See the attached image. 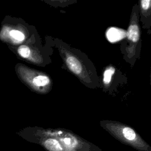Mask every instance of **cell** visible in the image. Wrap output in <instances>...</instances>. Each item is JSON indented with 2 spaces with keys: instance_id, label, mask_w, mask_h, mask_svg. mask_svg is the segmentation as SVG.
<instances>
[{
  "instance_id": "6da1fadb",
  "label": "cell",
  "mask_w": 151,
  "mask_h": 151,
  "mask_svg": "<svg viewBox=\"0 0 151 151\" xmlns=\"http://www.w3.org/2000/svg\"><path fill=\"white\" fill-rule=\"evenodd\" d=\"M64 53L65 65L74 76L90 88L98 87L99 83L96 69L86 56L73 49L66 50Z\"/></svg>"
},
{
  "instance_id": "7a4b0ae2",
  "label": "cell",
  "mask_w": 151,
  "mask_h": 151,
  "mask_svg": "<svg viewBox=\"0 0 151 151\" xmlns=\"http://www.w3.org/2000/svg\"><path fill=\"white\" fill-rule=\"evenodd\" d=\"M100 124L113 137L137 151H151V146L132 127L113 120H101Z\"/></svg>"
},
{
  "instance_id": "3957f363",
  "label": "cell",
  "mask_w": 151,
  "mask_h": 151,
  "mask_svg": "<svg viewBox=\"0 0 151 151\" xmlns=\"http://www.w3.org/2000/svg\"><path fill=\"white\" fill-rule=\"evenodd\" d=\"M46 132L58 140L64 151H103L94 144L70 130L55 129Z\"/></svg>"
},
{
  "instance_id": "277c9868",
  "label": "cell",
  "mask_w": 151,
  "mask_h": 151,
  "mask_svg": "<svg viewBox=\"0 0 151 151\" xmlns=\"http://www.w3.org/2000/svg\"><path fill=\"white\" fill-rule=\"evenodd\" d=\"M137 6H134L130 22L126 32V38L128 44L126 47V51L129 56H132L135 52V48L139 43L140 38V30L138 22Z\"/></svg>"
},
{
  "instance_id": "5b68a950",
  "label": "cell",
  "mask_w": 151,
  "mask_h": 151,
  "mask_svg": "<svg viewBox=\"0 0 151 151\" xmlns=\"http://www.w3.org/2000/svg\"><path fill=\"white\" fill-rule=\"evenodd\" d=\"M22 137L30 142L40 145L47 151H64L58 140L46 131L37 132L32 134L23 135Z\"/></svg>"
},
{
  "instance_id": "8992f818",
  "label": "cell",
  "mask_w": 151,
  "mask_h": 151,
  "mask_svg": "<svg viewBox=\"0 0 151 151\" xmlns=\"http://www.w3.org/2000/svg\"><path fill=\"white\" fill-rule=\"evenodd\" d=\"M126 31L123 29L116 27H110L106 31V37L110 42L114 43L126 38Z\"/></svg>"
},
{
  "instance_id": "52a82bcc",
  "label": "cell",
  "mask_w": 151,
  "mask_h": 151,
  "mask_svg": "<svg viewBox=\"0 0 151 151\" xmlns=\"http://www.w3.org/2000/svg\"><path fill=\"white\" fill-rule=\"evenodd\" d=\"M114 73H115V68L111 65L107 67L104 70L103 74L102 83L105 88L110 86Z\"/></svg>"
},
{
  "instance_id": "ba28073f",
  "label": "cell",
  "mask_w": 151,
  "mask_h": 151,
  "mask_svg": "<svg viewBox=\"0 0 151 151\" xmlns=\"http://www.w3.org/2000/svg\"><path fill=\"white\" fill-rule=\"evenodd\" d=\"M50 82L48 77L43 75L37 76L32 80V84L37 87H43L48 85Z\"/></svg>"
},
{
  "instance_id": "9c48e42d",
  "label": "cell",
  "mask_w": 151,
  "mask_h": 151,
  "mask_svg": "<svg viewBox=\"0 0 151 151\" xmlns=\"http://www.w3.org/2000/svg\"><path fill=\"white\" fill-rule=\"evenodd\" d=\"M139 3L142 14L146 15L151 13V0H142Z\"/></svg>"
},
{
  "instance_id": "30bf717a",
  "label": "cell",
  "mask_w": 151,
  "mask_h": 151,
  "mask_svg": "<svg viewBox=\"0 0 151 151\" xmlns=\"http://www.w3.org/2000/svg\"><path fill=\"white\" fill-rule=\"evenodd\" d=\"M9 35L12 38L18 41H22L25 39L24 34L22 32L18 30H15V29L11 30L9 32Z\"/></svg>"
},
{
  "instance_id": "8fae6325",
  "label": "cell",
  "mask_w": 151,
  "mask_h": 151,
  "mask_svg": "<svg viewBox=\"0 0 151 151\" xmlns=\"http://www.w3.org/2000/svg\"><path fill=\"white\" fill-rule=\"evenodd\" d=\"M18 52L19 53V54L24 57V58H27L29 57V54H30V50L29 48L25 46V45H22L21 46L18 50Z\"/></svg>"
}]
</instances>
